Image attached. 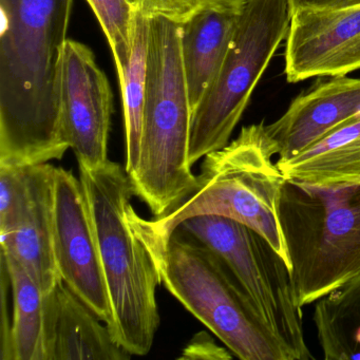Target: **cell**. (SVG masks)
I'll list each match as a JSON object with an SVG mask.
<instances>
[{
	"label": "cell",
	"instance_id": "19",
	"mask_svg": "<svg viewBox=\"0 0 360 360\" xmlns=\"http://www.w3.org/2000/svg\"><path fill=\"white\" fill-rule=\"evenodd\" d=\"M149 20L140 9L136 12L134 45L129 60L117 70L122 96L126 134V165L128 176H132L140 160L143 109L146 90L147 53H148Z\"/></svg>",
	"mask_w": 360,
	"mask_h": 360
},
{
	"label": "cell",
	"instance_id": "13",
	"mask_svg": "<svg viewBox=\"0 0 360 360\" xmlns=\"http://www.w3.org/2000/svg\"><path fill=\"white\" fill-rule=\"evenodd\" d=\"M45 360H128L110 328L60 280L44 295Z\"/></svg>",
	"mask_w": 360,
	"mask_h": 360
},
{
	"label": "cell",
	"instance_id": "1",
	"mask_svg": "<svg viewBox=\"0 0 360 360\" xmlns=\"http://www.w3.org/2000/svg\"><path fill=\"white\" fill-rule=\"evenodd\" d=\"M73 0H0V165H41L70 149L60 119Z\"/></svg>",
	"mask_w": 360,
	"mask_h": 360
},
{
	"label": "cell",
	"instance_id": "20",
	"mask_svg": "<svg viewBox=\"0 0 360 360\" xmlns=\"http://www.w3.org/2000/svg\"><path fill=\"white\" fill-rule=\"evenodd\" d=\"M87 1L108 39L117 70H120L127 64L131 56L139 8L129 0Z\"/></svg>",
	"mask_w": 360,
	"mask_h": 360
},
{
	"label": "cell",
	"instance_id": "7",
	"mask_svg": "<svg viewBox=\"0 0 360 360\" xmlns=\"http://www.w3.org/2000/svg\"><path fill=\"white\" fill-rule=\"evenodd\" d=\"M290 0H243L218 75L191 115V166L229 143L278 47L290 29Z\"/></svg>",
	"mask_w": 360,
	"mask_h": 360
},
{
	"label": "cell",
	"instance_id": "3",
	"mask_svg": "<svg viewBox=\"0 0 360 360\" xmlns=\"http://www.w3.org/2000/svg\"><path fill=\"white\" fill-rule=\"evenodd\" d=\"M146 90L140 160L130 176L134 193L155 219L163 218L195 191L189 163L191 112L181 50V24L149 18Z\"/></svg>",
	"mask_w": 360,
	"mask_h": 360
},
{
	"label": "cell",
	"instance_id": "5",
	"mask_svg": "<svg viewBox=\"0 0 360 360\" xmlns=\"http://www.w3.org/2000/svg\"><path fill=\"white\" fill-rule=\"evenodd\" d=\"M279 219L299 307L360 274V183L335 189L286 180Z\"/></svg>",
	"mask_w": 360,
	"mask_h": 360
},
{
	"label": "cell",
	"instance_id": "12",
	"mask_svg": "<svg viewBox=\"0 0 360 360\" xmlns=\"http://www.w3.org/2000/svg\"><path fill=\"white\" fill-rule=\"evenodd\" d=\"M359 113L360 79L333 77L297 96L282 117L265 125V132L284 161Z\"/></svg>",
	"mask_w": 360,
	"mask_h": 360
},
{
	"label": "cell",
	"instance_id": "11",
	"mask_svg": "<svg viewBox=\"0 0 360 360\" xmlns=\"http://www.w3.org/2000/svg\"><path fill=\"white\" fill-rule=\"evenodd\" d=\"M360 70V7L292 12L286 35L288 83Z\"/></svg>",
	"mask_w": 360,
	"mask_h": 360
},
{
	"label": "cell",
	"instance_id": "22",
	"mask_svg": "<svg viewBox=\"0 0 360 360\" xmlns=\"http://www.w3.org/2000/svg\"><path fill=\"white\" fill-rule=\"evenodd\" d=\"M207 0H139V9L147 18L165 16L183 24Z\"/></svg>",
	"mask_w": 360,
	"mask_h": 360
},
{
	"label": "cell",
	"instance_id": "14",
	"mask_svg": "<svg viewBox=\"0 0 360 360\" xmlns=\"http://www.w3.org/2000/svg\"><path fill=\"white\" fill-rule=\"evenodd\" d=\"M49 163L29 166L28 205L11 233L1 237V250L15 258L44 295L60 281L54 254V174Z\"/></svg>",
	"mask_w": 360,
	"mask_h": 360
},
{
	"label": "cell",
	"instance_id": "9",
	"mask_svg": "<svg viewBox=\"0 0 360 360\" xmlns=\"http://www.w3.org/2000/svg\"><path fill=\"white\" fill-rule=\"evenodd\" d=\"M54 254L60 280L110 328L112 311L85 191L62 167L54 174Z\"/></svg>",
	"mask_w": 360,
	"mask_h": 360
},
{
	"label": "cell",
	"instance_id": "15",
	"mask_svg": "<svg viewBox=\"0 0 360 360\" xmlns=\"http://www.w3.org/2000/svg\"><path fill=\"white\" fill-rule=\"evenodd\" d=\"M243 0H207L181 24V50L191 112L226 56Z\"/></svg>",
	"mask_w": 360,
	"mask_h": 360
},
{
	"label": "cell",
	"instance_id": "25",
	"mask_svg": "<svg viewBox=\"0 0 360 360\" xmlns=\"http://www.w3.org/2000/svg\"><path fill=\"white\" fill-rule=\"evenodd\" d=\"M292 12L300 9L337 10L360 7V0H290Z\"/></svg>",
	"mask_w": 360,
	"mask_h": 360
},
{
	"label": "cell",
	"instance_id": "10",
	"mask_svg": "<svg viewBox=\"0 0 360 360\" xmlns=\"http://www.w3.org/2000/svg\"><path fill=\"white\" fill-rule=\"evenodd\" d=\"M60 119L65 138L79 166L94 168L108 161L112 94L106 75L88 46L67 39L63 51Z\"/></svg>",
	"mask_w": 360,
	"mask_h": 360
},
{
	"label": "cell",
	"instance_id": "4",
	"mask_svg": "<svg viewBox=\"0 0 360 360\" xmlns=\"http://www.w3.org/2000/svg\"><path fill=\"white\" fill-rule=\"evenodd\" d=\"M274 155L263 122L244 126L235 140L208 153L193 193L170 214L147 222L153 248L161 250L183 221L214 214L238 221L262 236L290 269L279 219L286 179Z\"/></svg>",
	"mask_w": 360,
	"mask_h": 360
},
{
	"label": "cell",
	"instance_id": "21",
	"mask_svg": "<svg viewBox=\"0 0 360 360\" xmlns=\"http://www.w3.org/2000/svg\"><path fill=\"white\" fill-rule=\"evenodd\" d=\"M29 166L0 165V236L18 226L28 205Z\"/></svg>",
	"mask_w": 360,
	"mask_h": 360
},
{
	"label": "cell",
	"instance_id": "23",
	"mask_svg": "<svg viewBox=\"0 0 360 360\" xmlns=\"http://www.w3.org/2000/svg\"><path fill=\"white\" fill-rule=\"evenodd\" d=\"M233 354L217 345L214 338L206 332H200L193 337L183 349L180 359L229 360Z\"/></svg>",
	"mask_w": 360,
	"mask_h": 360
},
{
	"label": "cell",
	"instance_id": "24",
	"mask_svg": "<svg viewBox=\"0 0 360 360\" xmlns=\"http://www.w3.org/2000/svg\"><path fill=\"white\" fill-rule=\"evenodd\" d=\"M1 360H13L12 356L11 345V319L8 318V298H9V290L11 288L10 283L9 271H8L7 263L1 256Z\"/></svg>",
	"mask_w": 360,
	"mask_h": 360
},
{
	"label": "cell",
	"instance_id": "16",
	"mask_svg": "<svg viewBox=\"0 0 360 360\" xmlns=\"http://www.w3.org/2000/svg\"><path fill=\"white\" fill-rule=\"evenodd\" d=\"M277 165L301 186L335 189L360 183V113Z\"/></svg>",
	"mask_w": 360,
	"mask_h": 360
},
{
	"label": "cell",
	"instance_id": "2",
	"mask_svg": "<svg viewBox=\"0 0 360 360\" xmlns=\"http://www.w3.org/2000/svg\"><path fill=\"white\" fill-rule=\"evenodd\" d=\"M79 167L112 311L111 333L132 356L147 355L161 322L157 288L162 284L147 220L132 205L134 186L120 164L108 160Z\"/></svg>",
	"mask_w": 360,
	"mask_h": 360
},
{
	"label": "cell",
	"instance_id": "6",
	"mask_svg": "<svg viewBox=\"0 0 360 360\" xmlns=\"http://www.w3.org/2000/svg\"><path fill=\"white\" fill-rule=\"evenodd\" d=\"M161 283L242 360H295L224 261L176 227L157 254Z\"/></svg>",
	"mask_w": 360,
	"mask_h": 360
},
{
	"label": "cell",
	"instance_id": "8",
	"mask_svg": "<svg viewBox=\"0 0 360 360\" xmlns=\"http://www.w3.org/2000/svg\"><path fill=\"white\" fill-rule=\"evenodd\" d=\"M178 227L224 261L295 360L314 359L304 338L292 271L262 236L238 221L214 214L193 217Z\"/></svg>",
	"mask_w": 360,
	"mask_h": 360
},
{
	"label": "cell",
	"instance_id": "17",
	"mask_svg": "<svg viewBox=\"0 0 360 360\" xmlns=\"http://www.w3.org/2000/svg\"><path fill=\"white\" fill-rule=\"evenodd\" d=\"M313 321L326 360H360V274L316 302Z\"/></svg>",
	"mask_w": 360,
	"mask_h": 360
},
{
	"label": "cell",
	"instance_id": "18",
	"mask_svg": "<svg viewBox=\"0 0 360 360\" xmlns=\"http://www.w3.org/2000/svg\"><path fill=\"white\" fill-rule=\"evenodd\" d=\"M11 283L13 360H45L44 292L20 262L1 250Z\"/></svg>",
	"mask_w": 360,
	"mask_h": 360
}]
</instances>
